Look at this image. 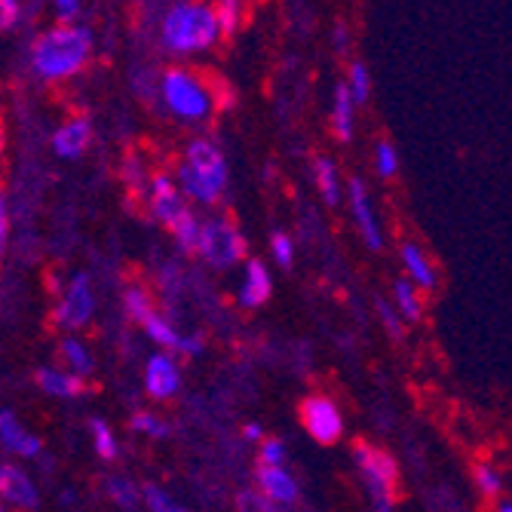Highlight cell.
Returning <instances> with one entry per match:
<instances>
[{
    "mask_svg": "<svg viewBox=\"0 0 512 512\" xmlns=\"http://www.w3.org/2000/svg\"><path fill=\"white\" fill-rule=\"evenodd\" d=\"M138 491H142V503H145L148 512H188L175 497H169L166 488H160V485H154V482L142 485Z\"/></svg>",
    "mask_w": 512,
    "mask_h": 512,
    "instance_id": "obj_29",
    "label": "cell"
},
{
    "mask_svg": "<svg viewBox=\"0 0 512 512\" xmlns=\"http://www.w3.org/2000/svg\"><path fill=\"white\" fill-rule=\"evenodd\" d=\"M169 237L175 240L181 255H197V240H200V215L194 209L184 212L172 227H169Z\"/></svg>",
    "mask_w": 512,
    "mask_h": 512,
    "instance_id": "obj_24",
    "label": "cell"
},
{
    "mask_svg": "<svg viewBox=\"0 0 512 512\" xmlns=\"http://www.w3.org/2000/svg\"><path fill=\"white\" fill-rule=\"evenodd\" d=\"M255 491L261 497H267L270 503L276 506H295L298 497H301V488H298V479L292 476L289 467H261L255 470Z\"/></svg>",
    "mask_w": 512,
    "mask_h": 512,
    "instance_id": "obj_14",
    "label": "cell"
},
{
    "mask_svg": "<svg viewBox=\"0 0 512 512\" xmlns=\"http://www.w3.org/2000/svg\"><path fill=\"white\" fill-rule=\"evenodd\" d=\"M7 240H10V212H7V200L0 197V267H4L7 258Z\"/></svg>",
    "mask_w": 512,
    "mask_h": 512,
    "instance_id": "obj_38",
    "label": "cell"
},
{
    "mask_svg": "<svg viewBox=\"0 0 512 512\" xmlns=\"http://www.w3.org/2000/svg\"><path fill=\"white\" fill-rule=\"evenodd\" d=\"M258 463H261V467H286V463H289L286 442L273 439V436H264L258 442Z\"/></svg>",
    "mask_w": 512,
    "mask_h": 512,
    "instance_id": "obj_32",
    "label": "cell"
},
{
    "mask_svg": "<svg viewBox=\"0 0 512 512\" xmlns=\"http://www.w3.org/2000/svg\"><path fill=\"white\" fill-rule=\"evenodd\" d=\"M188 206H215L227 191V160L209 138H194L172 175Z\"/></svg>",
    "mask_w": 512,
    "mask_h": 512,
    "instance_id": "obj_2",
    "label": "cell"
},
{
    "mask_svg": "<svg viewBox=\"0 0 512 512\" xmlns=\"http://www.w3.org/2000/svg\"><path fill=\"white\" fill-rule=\"evenodd\" d=\"M160 99L181 123H206L215 111L212 86L191 68H169L160 77Z\"/></svg>",
    "mask_w": 512,
    "mask_h": 512,
    "instance_id": "obj_4",
    "label": "cell"
},
{
    "mask_svg": "<svg viewBox=\"0 0 512 512\" xmlns=\"http://www.w3.org/2000/svg\"><path fill=\"white\" fill-rule=\"evenodd\" d=\"M353 463L359 470V479L368 491L371 509L375 512H393L399 503V463L390 451L371 445L365 439L353 442Z\"/></svg>",
    "mask_w": 512,
    "mask_h": 512,
    "instance_id": "obj_5",
    "label": "cell"
},
{
    "mask_svg": "<svg viewBox=\"0 0 512 512\" xmlns=\"http://www.w3.org/2000/svg\"><path fill=\"white\" fill-rule=\"evenodd\" d=\"M378 310H381V322H384V329L393 341H402L405 338V322L399 319V313L387 304V301H378Z\"/></svg>",
    "mask_w": 512,
    "mask_h": 512,
    "instance_id": "obj_37",
    "label": "cell"
},
{
    "mask_svg": "<svg viewBox=\"0 0 512 512\" xmlns=\"http://www.w3.org/2000/svg\"><path fill=\"white\" fill-rule=\"evenodd\" d=\"M123 178H126L129 191H132L135 197H145V191H148V181H151V172H145L142 160H138L135 154H129V157L123 160Z\"/></svg>",
    "mask_w": 512,
    "mask_h": 512,
    "instance_id": "obj_33",
    "label": "cell"
},
{
    "mask_svg": "<svg viewBox=\"0 0 512 512\" xmlns=\"http://www.w3.org/2000/svg\"><path fill=\"white\" fill-rule=\"evenodd\" d=\"M59 359H62V368L71 371L77 378H92V371H96V356H92L89 344L80 338V335H65L59 341Z\"/></svg>",
    "mask_w": 512,
    "mask_h": 512,
    "instance_id": "obj_20",
    "label": "cell"
},
{
    "mask_svg": "<svg viewBox=\"0 0 512 512\" xmlns=\"http://www.w3.org/2000/svg\"><path fill=\"white\" fill-rule=\"evenodd\" d=\"M473 482L485 500H497L503 494V476L497 467H491V463H479V467L473 470Z\"/></svg>",
    "mask_w": 512,
    "mask_h": 512,
    "instance_id": "obj_30",
    "label": "cell"
},
{
    "mask_svg": "<svg viewBox=\"0 0 512 512\" xmlns=\"http://www.w3.org/2000/svg\"><path fill=\"white\" fill-rule=\"evenodd\" d=\"M273 295V276L261 258H246L243 261V279H240V292L237 301L243 310H258L270 301Z\"/></svg>",
    "mask_w": 512,
    "mask_h": 512,
    "instance_id": "obj_16",
    "label": "cell"
},
{
    "mask_svg": "<svg viewBox=\"0 0 512 512\" xmlns=\"http://www.w3.org/2000/svg\"><path fill=\"white\" fill-rule=\"evenodd\" d=\"M313 178H316V188H319L322 200L329 203V206H338V203H341V175H338L335 160H329V157H316V163H313Z\"/></svg>",
    "mask_w": 512,
    "mask_h": 512,
    "instance_id": "obj_23",
    "label": "cell"
},
{
    "mask_svg": "<svg viewBox=\"0 0 512 512\" xmlns=\"http://www.w3.org/2000/svg\"><path fill=\"white\" fill-rule=\"evenodd\" d=\"M92 56V31L86 25H56L43 31L31 46V71L43 83L77 77Z\"/></svg>",
    "mask_w": 512,
    "mask_h": 512,
    "instance_id": "obj_1",
    "label": "cell"
},
{
    "mask_svg": "<svg viewBox=\"0 0 512 512\" xmlns=\"http://www.w3.org/2000/svg\"><path fill=\"white\" fill-rule=\"evenodd\" d=\"M80 7H83V0H53V10L62 19V25H68L80 13Z\"/></svg>",
    "mask_w": 512,
    "mask_h": 512,
    "instance_id": "obj_39",
    "label": "cell"
},
{
    "mask_svg": "<svg viewBox=\"0 0 512 512\" xmlns=\"http://www.w3.org/2000/svg\"><path fill=\"white\" fill-rule=\"evenodd\" d=\"M335 40H338V50H344V46H347V31H344V28H338Z\"/></svg>",
    "mask_w": 512,
    "mask_h": 512,
    "instance_id": "obj_43",
    "label": "cell"
},
{
    "mask_svg": "<svg viewBox=\"0 0 512 512\" xmlns=\"http://www.w3.org/2000/svg\"><path fill=\"white\" fill-rule=\"evenodd\" d=\"M344 86H347L350 99H353L356 105H365V102H368V96H371V77H368V68H365L362 62H353Z\"/></svg>",
    "mask_w": 512,
    "mask_h": 512,
    "instance_id": "obj_31",
    "label": "cell"
},
{
    "mask_svg": "<svg viewBox=\"0 0 512 512\" xmlns=\"http://www.w3.org/2000/svg\"><path fill=\"white\" fill-rule=\"evenodd\" d=\"M399 261L405 267V276L408 283L417 289V292H433L439 286V276H436V264L430 261V255L417 246V243H402L399 246Z\"/></svg>",
    "mask_w": 512,
    "mask_h": 512,
    "instance_id": "obj_18",
    "label": "cell"
},
{
    "mask_svg": "<svg viewBox=\"0 0 512 512\" xmlns=\"http://www.w3.org/2000/svg\"><path fill=\"white\" fill-rule=\"evenodd\" d=\"M249 255L243 230L227 215H209L200 218V240H197V258H203L212 270H230L243 264Z\"/></svg>",
    "mask_w": 512,
    "mask_h": 512,
    "instance_id": "obj_6",
    "label": "cell"
},
{
    "mask_svg": "<svg viewBox=\"0 0 512 512\" xmlns=\"http://www.w3.org/2000/svg\"><path fill=\"white\" fill-rule=\"evenodd\" d=\"M19 22V0H0V28H13Z\"/></svg>",
    "mask_w": 512,
    "mask_h": 512,
    "instance_id": "obj_40",
    "label": "cell"
},
{
    "mask_svg": "<svg viewBox=\"0 0 512 512\" xmlns=\"http://www.w3.org/2000/svg\"><path fill=\"white\" fill-rule=\"evenodd\" d=\"M129 427H132V433L148 436V439H169V433H172V427L163 421L160 414H154V411H135Z\"/></svg>",
    "mask_w": 512,
    "mask_h": 512,
    "instance_id": "obj_28",
    "label": "cell"
},
{
    "mask_svg": "<svg viewBox=\"0 0 512 512\" xmlns=\"http://www.w3.org/2000/svg\"><path fill=\"white\" fill-rule=\"evenodd\" d=\"M298 417L307 436L319 445H338L344 439V414L338 402L329 396H322V393L304 396L298 405Z\"/></svg>",
    "mask_w": 512,
    "mask_h": 512,
    "instance_id": "obj_8",
    "label": "cell"
},
{
    "mask_svg": "<svg viewBox=\"0 0 512 512\" xmlns=\"http://www.w3.org/2000/svg\"><path fill=\"white\" fill-rule=\"evenodd\" d=\"M89 436H92V448H96V454L105 463H114L120 457V442H117V433L111 430L108 421H102V417H92V421H89Z\"/></svg>",
    "mask_w": 512,
    "mask_h": 512,
    "instance_id": "obj_25",
    "label": "cell"
},
{
    "mask_svg": "<svg viewBox=\"0 0 512 512\" xmlns=\"http://www.w3.org/2000/svg\"><path fill=\"white\" fill-rule=\"evenodd\" d=\"M270 255H273L276 267L292 270V264H295V243H292V237H286V234H273V237H270Z\"/></svg>",
    "mask_w": 512,
    "mask_h": 512,
    "instance_id": "obj_36",
    "label": "cell"
},
{
    "mask_svg": "<svg viewBox=\"0 0 512 512\" xmlns=\"http://www.w3.org/2000/svg\"><path fill=\"white\" fill-rule=\"evenodd\" d=\"M0 512H7V506H4V503H0Z\"/></svg>",
    "mask_w": 512,
    "mask_h": 512,
    "instance_id": "obj_45",
    "label": "cell"
},
{
    "mask_svg": "<svg viewBox=\"0 0 512 512\" xmlns=\"http://www.w3.org/2000/svg\"><path fill=\"white\" fill-rule=\"evenodd\" d=\"M237 512H295L289 506H276L267 497H261L255 488H246L237 494Z\"/></svg>",
    "mask_w": 512,
    "mask_h": 512,
    "instance_id": "obj_34",
    "label": "cell"
},
{
    "mask_svg": "<svg viewBox=\"0 0 512 512\" xmlns=\"http://www.w3.org/2000/svg\"><path fill=\"white\" fill-rule=\"evenodd\" d=\"M123 310H126V316H129L135 325L142 322L148 313H154L157 304H154V295L148 292V286H142V283H129L126 292H123Z\"/></svg>",
    "mask_w": 512,
    "mask_h": 512,
    "instance_id": "obj_26",
    "label": "cell"
},
{
    "mask_svg": "<svg viewBox=\"0 0 512 512\" xmlns=\"http://www.w3.org/2000/svg\"><path fill=\"white\" fill-rule=\"evenodd\" d=\"M160 37L166 50L178 56H194V53L212 50L221 37L215 7L206 4V0H178V4L166 10L160 22Z\"/></svg>",
    "mask_w": 512,
    "mask_h": 512,
    "instance_id": "obj_3",
    "label": "cell"
},
{
    "mask_svg": "<svg viewBox=\"0 0 512 512\" xmlns=\"http://www.w3.org/2000/svg\"><path fill=\"white\" fill-rule=\"evenodd\" d=\"M375 169L381 178H396L399 175V151L390 142H378L375 145Z\"/></svg>",
    "mask_w": 512,
    "mask_h": 512,
    "instance_id": "obj_35",
    "label": "cell"
},
{
    "mask_svg": "<svg viewBox=\"0 0 512 512\" xmlns=\"http://www.w3.org/2000/svg\"><path fill=\"white\" fill-rule=\"evenodd\" d=\"M497 512H512V503H509V500H500V503H497Z\"/></svg>",
    "mask_w": 512,
    "mask_h": 512,
    "instance_id": "obj_44",
    "label": "cell"
},
{
    "mask_svg": "<svg viewBox=\"0 0 512 512\" xmlns=\"http://www.w3.org/2000/svg\"><path fill=\"white\" fill-rule=\"evenodd\" d=\"M350 215H353V224L359 230V237L368 249H384V234H381V221H378V212L371 206V197H368V188L362 178H350Z\"/></svg>",
    "mask_w": 512,
    "mask_h": 512,
    "instance_id": "obj_13",
    "label": "cell"
},
{
    "mask_svg": "<svg viewBox=\"0 0 512 512\" xmlns=\"http://www.w3.org/2000/svg\"><path fill=\"white\" fill-rule=\"evenodd\" d=\"M243 439L258 445V442L264 439V427H261V424H246V427H243Z\"/></svg>",
    "mask_w": 512,
    "mask_h": 512,
    "instance_id": "obj_41",
    "label": "cell"
},
{
    "mask_svg": "<svg viewBox=\"0 0 512 512\" xmlns=\"http://www.w3.org/2000/svg\"><path fill=\"white\" fill-rule=\"evenodd\" d=\"M92 145V126L86 117H71L65 120L53 138H50V148L59 160H80Z\"/></svg>",
    "mask_w": 512,
    "mask_h": 512,
    "instance_id": "obj_17",
    "label": "cell"
},
{
    "mask_svg": "<svg viewBox=\"0 0 512 512\" xmlns=\"http://www.w3.org/2000/svg\"><path fill=\"white\" fill-rule=\"evenodd\" d=\"M145 390L154 402H172L181 393V365L172 353H151L145 362Z\"/></svg>",
    "mask_w": 512,
    "mask_h": 512,
    "instance_id": "obj_11",
    "label": "cell"
},
{
    "mask_svg": "<svg viewBox=\"0 0 512 512\" xmlns=\"http://www.w3.org/2000/svg\"><path fill=\"white\" fill-rule=\"evenodd\" d=\"M145 200H148L151 215H154L166 230H169L184 212L194 209V206H188V200L181 197V191L175 188L172 175H166V172H154V175H151L148 191H145Z\"/></svg>",
    "mask_w": 512,
    "mask_h": 512,
    "instance_id": "obj_10",
    "label": "cell"
},
{
    "mask_svg": "<svg viewBox=\"0 0 512 512\" xmlns=\"http://www.w3.org/2000/svg\"><path fill=\"white\" fill-rule=\"evenodd\" d=\"M393 310L402 322H421L424 319V292H417L408 279H396L393 283Z\"/></svg>",
    "mask_w": 512,
    "mask_h": 512,
    "instance_id": "obj_22",
    "label": "cell"
},
{
    "mask_svg": "<svg viewBox=\"0 0 512 512\" xmlns=\"http://www.w3.org/2000/svg\"><path fill=\"white\" fill-rule=\"evenodd\" d=\"M4 154H7V126L4 117H0V163H4Z\"/></svg>",
    "mask_w": 512,
    "mask_h": 512,
    "instance_id": "obj_42",
    "label": "cell"
},
{
    "mask_svg": "<svg viewBox=\"0 0 512 512\" xmlns=\"http://www.w3.org/2000/svg\"><path fill=\"white\" fill-rule=\"evenodd\" d=\"M34 381H37V390L40 393L53 396V399H68L71 402V399H80V396L89 393V384L83 378L71 375V371H65L59 365H43V368H37Z\"/></svg>",
    "mask_w": 512,
    "mask_h": 512,
    "instance_id": "obj_19",
    "label": "cell"
},
{
    "mask_svg": "<svg viewBox=\"0 0 512 512\" xmlns=\"http://www.w3.org/2000/svg\"><path fill=\"white\" fill-rule=\"evenodd\" d=\"M105 491L123 512H132V509H138V503H142V491H138L126 476H111L105 482Z\"/></svg>",
    "mask_w": 512,
    "mask_h": 512,
    "instance_id": "obj_27",
    "label": "cell"
},
{
    "mask_svg": "<svg viewBox=\"0 0 512 512\" xmlns=\"http://www.w3.org/2000/svg\"><path fill=\"white\" fill-rule=\"evenodd\" d=\"M0 448L10 451L19 460H34L43 451V442L37 433H31L10 408H0Z\"/></svg>",
    "mask_w": 512,
    "mask_h": 512,
    "instance_id": "obj_15",
    "label": "cell"
},
{
    "mask_svg": "<svg viewBox=\"0 0 512 512\" xmlns=\"http://www.w3.org/2000/svg\"><path fill=\"white\" fill-rule=\"evenodd\" d=\"M53 325L65 335H80L96 316V289H92L89 273H74L68 283L59 289V298L53 304Z\"/></svg>",
    "mask_w": 512,
    "mask_h": 512,
    "instance_id": "obj_7",
    "label": "cell"
},
{
    "mask_svg": "<svg viewBox=\"0 0 512 512\" xmlns=\"http://www.w3.org/2000/svg\"><path fill=\"white\" fill-rule=\"evenodd\" d=\"M332 132L338 142L350 145L353 132H356V102L350 99V92L344 83L335 86V99H332Z\"/></svg>",
    "mask_w": 512,
    "mask_h": 512,
    "instance_id": "obj_21",
    "label": "cell"
},
{
    "mask_svg": "<svg viewBox=\"0 0 512 512\" xmlns=\"http://www.w3.org/2000/svg\"><path fill=\"white\" fill-rule=\"evenodd\" d=\"M0 503L19 512H34L40 506V491L19 463L0 460Z\"/></svg>",
    "mask_w": 512,
    "mask_h": 512,
    "instance_id": "obj_12",
    "label": "cell"
},
{
    "mask_svg": "<svg viewBox=\"0 0 512 512\" xmlns=\"http://www.w3.org/2000/svg\"><path fill=\"white\" fill-rule=\"evenodd\" d=\"M138 329H142L163 353H172V356H200L203 353V335L178 332L160 310L148 313L142 322H138Z\"/></svg>",
    "mask_w": 512,
    "mask_h": 512,
    "instance_id": "obj_9",
    "label": "cell"
}]
</instances>
